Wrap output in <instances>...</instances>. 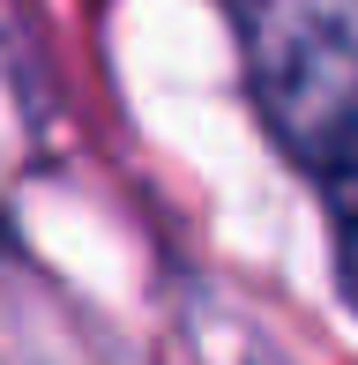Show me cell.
Wrapping results in <instances>:
<instances>
[{
	"mask_svg": "<svg viewBox=\"0 0 358 365\" xmlns=\"http://www.w3.org/2000/svg\"><path fill=\"white\" fill-rule=\"evenodd\" d=\"M321 179H329V209H336V239H344V276L358 291V105L344 120L336 149L321 157Z\"/></svg>",
	"mask_w": 358,
	"mask_h": 365,
	"instance_id": "1",
	"label": "cell"
}]
</instances>
